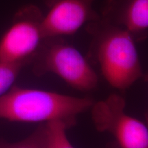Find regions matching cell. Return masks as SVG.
Segmentation results:
<instances>
[{"mask_svg":"<svg viewBox=\"0 0 148 148\" xmlns=\"http://www.w3.org/2000/svg\"><path fill=\"white\" fill-rule=\"evenodd\" d=\"M94 103L88 97L13 86L0 97V119L23 123L61 121L70 127Z\"/></svg>","mask_w":148,"mask_h":148,"instance_id":"cell-1","label":"cell"},{"mask_svg":"<svg viewBox=\"0 0 148 148\" xmlns=\"http://www.w3.org/2000/svg\"><path fill=\"white\" fill-rule=\"evenodd\" d=\"M88 27L101 72L111 86L126 90L143 76L135 40L127 31L100 18Z\"/></svg>","mask_w":148,"mask_h":148,"instance_id":"cell-2","label":"cell"},{"mask_svg":"<svg viewBox=\"0 0 148 148\" xmlns=\"http://www.w3.org/2000/svg\"><path fill=\"white\" fill-rule=\"evenodd\" d=\"M43 14L38 6H21L0 39V62L24 66L36 56L45 40L42 30Z\"/></svg>","mask_w":148,"mask_h":148,"instance_id":"cell-3","label":"cell"},{"mask_svg":"<svg viewBox=\"0 0 148 148\" xmlns=\"http://www.w3.org/2000/svg\"><path fill=\"white\" fill-rule=\"evenodd\" d=\"M42 47L34 66L36 73H51L81 91H90L98 84L97 73L80 51L57 38Z\"/></svg>","mask_w":148,"mask_h":148,"instance_id":"cell-4","label":"cell"},{"mask_svg":"<svg viewBox=\"0 0 148 148\" xmlns=\"http://www.w3.org/2000/svg\"><path fill=\"white\" fill-rule=\"evenodd\" d=\"M125 108V99L116 94L94 103L90 110L95 128L112 134L119 148H148L147 125L127 114Z\"/></svg>","mask_w":148,"mask_h":148,"instance_id":"cell-5","label":"cell"},{"mask_svg":"<svg viewBox=\"0 0 148 148\" xmlns=\"http://www.w3.org/2000/svg\"><path fill=\"white\" fill-rule=\"evenodd\" d=\"M50 8L42 18L45 38L75 34L86 23L97 21L100 16L92 8L95 0H48Z\"/></svg>","mask_w":148,"mask_h":148,"instance_id":"cell-6","label":"cell"},{"mask_svg":"<svg viewBox=\"0 0 148 148\" xmlns=\"http://www.w3.org/2000/svg\"><path fill=\"white\" fill-rule=\"evenodd\" d=\"M101 13V19L125 29L134 40L145 38L148 0H106Z\"/></svg>","mask_w":148,"mask_h":148,"instance_id":"cell-7","label":"cell"},{"mask_svg":"<svg viewBox=\"0 0 148 148\" xmlns=\"http://www.w3.org/2000/svg\"><path fill=\"white\" fill-rule=\"evenodd\" d=\"M0 148H48L45 123H41L27 138L14 143L0 140Z\"/></svg>","mask_w":148,"mask_h":148,"instance_id":"cell-8","label":"cell"},{"mask_svg":"<svg viewBox=\"0 0 148 148\" xmlns=\"http://www.w3.org/2000/svg\"><path fill=\"white\" fill-rule=\"evenodd\" d=\"M48 148H75L70 143L66 131L68 125L61 121L45 123Z\"/></svg>","mask_w":148,"mask_h":148,"instance_id":"cell-9","label":"cell"},{"mask_svg":"<svg viewBox=\"0 0 148 148\" xmlns=\"http://www.w3.org/2000/svg\"><path fill=\"white\" fill-rule=\"evenodd\" d=\"M23 66L21 64L0 62V97L14 86Z\"/></svg>","mask_w":148,"mask_h":148,"instance_id":"cell-10","label":"cell"}]
</instances>
